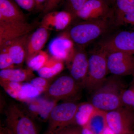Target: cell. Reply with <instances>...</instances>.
Listing matches in <instances>:
<instances>
[{
  "mask_svg": "<svg viewBox=\"0 0 134 134\" xmlns=\"http://www.w3.org/2000/svg\"><path fill=\"white\" fill-rule=\"evenodd\" d=\"M88 0H66L67 11L69 12L73 17L76 16L77 14Z\"/></svg>",
  "mask_w": 134,
  "mask_h": 134,
  "instance_id": "obj_29",
  "label": "cell"
},
{
  "mask_svg": "<svg viewBox=\"0 0 134 134\" xmlns=\"http://www.w3.org/2000/svg\"><path fill=\"white\" fill-rule=\"evenodd\" d=\"M58 102L57 100L43 98L35 99L27 103V111L32 117L42 121H47L52 110Z\"/></svg>",
  "mask_w": 134,
  "mask_h": 134,
  "instance_id": "obj_14",
  "label": "cell"
},
{
  "mask_svg": "<svg viewBox=\"0 0 134 134\" xmlns=\"http://www.w3.org/2000/svg\"><path fill=\"white\" fill-rule=\"evenodd\" d=\"M61 0H47L43 11L47 14L57 7Z\"/></svg>",
  "mask_w": 134,
  "mask_h": 134,
  "instance_id": "obj_33",
  "label": "cell"
},
{
  "mask_svg": "<svg viewBox=\"0 0 134 134\" xmlns=\"http://www.w3.org/2000/svg\"><path fill=\"white\" fill-rule=\"evenodd\" d=\"M74 48V42L65 35L54 38L48 46V50L53 57L63 61L71 60L75 53Z\"/></svg>",
  "mask_w": 134,
  "mask_h": 134,
  "instance_id": "obj_12",
  "label": "cell"
},
{
  "mask_svg": "<svg viewBox=\"0 0 134 134\" xmlns=\"http://www.w3.org/2000/svg\"><path fill=\"white\" fill-rule=\"evenodd\" d=\"M48 30L41 26L29 37L26 49V62L37 55L42 50L48 40Z\"/></svg>",
  "mask_w": 134,
  "mask_h": 134,
  "instance_id": "obj_16",
  "label": "cell"
},
{
  "mask_svg": "<svg viewBox=\"0 0 134 134\" xmlns=\"http://www.w3.org/2000/svg\"><path fill=\"white\" fill-rule=\"evenodd\" d=\"M30 83L41 93L45 92L51 84L49 82V79H46L41 77L33 78L31 80Z\"/></svg>",
  "mask_w": 134,
  "mask_h": 134,
  "instance_id": "obj_30",
  "label": "cell"
},
{
  "mask_svg": "<svg viewBox=\"0 0 134 134\" xmlns=\"http://www.w3.org/2000/svg\"><path fill=\"white\" fill-rule=\"evenodd\" d=\"M116 15L134 10V0H116Z\"/></svg>",
  "mask_w": 134,
  "mask_h": 134,
  "instance_id": "obj_27",
  "label": "cell"
},
{
  "mask_svg": "<svg viewBox=\"0 0 134 134\" xmlns=\"http://www.w3.org/2000/svg\"><path fill=\"white\" fill-rule=\"evenodd\" d=\"M73 18L72 15L67 11H52L46 14L41 21V26L48 30H62L69 25Z\"/></svg>",
  "mask_w": 134,
  "mask_h": 134,
  "instance_id": "obj_15",
  "label": "cell"
},
{
  "mask_svg": "<svg viewBox=\"0 0 134 134\" xmlns=\"http://www.w3.org/2000/svg\"><path fill=\"white\" fill-rule=\"evenodd\" d=\"M108 72L117 76H134V56L122 52H114L107 54Z\"/></svg>",
  "mask_w": 134,
  "mask_h": 134,
  "instance_id": "obj_8",
  "label": "cell"
},
{
  "mask_svg": "<svg viewBox=\"0 0 134 134\" xmlns=\"http://www.w3.org/2000/svg\"><path fill=\"white\" fill-rule=\"evenodd\" d=\"M78 105L72 101L56 105L50 113L47 133L52 134L59 129L74 125Z\"/></svg>",
  "mask_w": 134,
  "mask_h": 134,
  "instance_id": "obj_5",
  "label": "cell"
},
{
  "mask_svg": "<svg viewBox=\"0 0 134 134\" xmlns=\"http://www.w3.org/2000/svg\"><path fill=\"white\" fill-rule=\"evenodd\" d=\"M97 109L90 102L79 104L73 125L81 127L85 126L92 114Z\"/></svg>",
  "mask_w": 134,
  "mask_h": 134,
  "instance_id": "obj_22",
  "label": "cell"
},
{
  "mask_svg": "<svg viewBox=\"0 0 134 134\" xmlns=\"http://www.w3.org/2000/svg\"><path fill=\"white\" fill-rule=\"evenodd\" d=\"M52 134H81V127L74 125L68 126L56 130Z\"/></svg>",
  "mask_w": 134,
  "mask_h": 134,
  "instance_id": "obj_31",
  "label": "cell"
},
{
  "mask_svg": "<svg viewBox=\"0 0 134 134\" xmlns=\"http://www.w3.org/2000/svg\"></svg>",
  "mask_w": 134,
  "mask_h": 134,
  "instance_id": "obj_41",
  "label": "cell"
},
{
  "mask_svg": "<svg viewBox=\"0 0 134 134\" xmlns=\"http://www.w3.org/2000/svg\"><path fill=\"white\" fill-rule=\"evenodd\" d=\"M1 134H5V133H3V131H2V130H1Z\"/></svg>",
  "mask_w": 134,
  "mask_h": 134,
  "instance_id": "obj_38",
  "label": "cell"
},
{
  "mask_svg": "<svg viewBox=\"0 0 134 134\" xmlns=\"http://www.w3.org/2000/svg\"><path fill=\"white\" fill-rule=\"evenodd\" d=\"M6 114L9 134H37L31 118L16 105L10 106Z\"/></svg>",
  "mask_w": 134,
  "mask_h": 134,
  "instance_id": "obj_4",
  "label": "cell"
},
{
  "mask_svg": "<svg viewBox=\"0 0 134 134\" xmlns=\"http://www.w3.org/2000/svg\"><path fill=\"white\" fill-rule=\"evenodd\" d=\"M21 92L26 103L35 99L42 93L30 83L23 84Z\"/></svg>",
  "mask_w": 134,
  "mask_h": 134,
  "instance_id": "obj_26",
  "label": "cell"
},
{
  "mask_svg": "<svg viewBox=\"0 0 134 134\" xmlns=\"http://www.w3.org/2000/svg\"><path fill=\"white\" fill-rule=\"evenodd\" d=\"M121 100L122 107L134 111V76L128 88L122 90Z\"/></svg>",
  "mask_w": 134,
  "mask_h": 134,
  "instance_id": "obj_23",
  "label": "cell"
},
{
  "mask_svg": "<svg viewBox=\"0 0 134 134\" xmlns=\"http://www.w3.org/2000/svg\"><path fill=\"white\" fill-rule=\"evenodd\" d=\"M36 26L26 22H0V49L17 39L28 35Z\"/></svg>",
  "mask_w": 134,
  "mask_h": 134,
  "instance_id": "obj_10",
  "label": "cell"
},
{
  "mask_svg": "<svg viewBox=\"0 0 134 134\" xmlns=\"http://www.w3.org/2000/svg\"><path fill=\"white\" fill-rule=\"evenodd\" d=\"M18 6L28 11H31L35 8V0H14Z\"/></svg>",
  "mask_w": 134,
  "mask_h": 134,
  "instance_id": "obj_32",
  "label": "cell"
},
{
  "mask_svg": "<svg viewBox=\"0 0 134 134\" xmlns=\"http://www.w3.org/2000/svg\"><path fill=\"white\" fill-rule=\"evenodd\" d=\"M81 87L72 76H63L50 84L45 96L49 100L70 99L76 96Z\"/></svg>",
  "mask_w": 134,
  "mask_h": 134,
  "instance_id": "obj_6",
  "label": "cell"
},
{
  "mask_svg": "<svg viewBox=\"0 0 134 134\" xmlns=\"http://www.w3.org/2000/svg\"><path fill=\"white\" fill-rule=\"evenodd\" d=\"M29 37V34L23 36L3 47L7 48L15 64H21L25 59L26 47Z\"/></svg>",
  "mask_w": 134,
  "mask_h": 134,
  "instance_id": "obj_18",
  "label": "cell"
},
{
  "mask_svg": "<svg viewBox=\"0 0 134 134\" xmlns=\"http://www.w3.org/2000/svg\"><path fill=\"white\" fill-rule=\"evenodd\" d=\"M63 68V61L52 57L38 71V74L40 77L50 79L61 72Z\"/></svg>",
  "mask_w": 134,
  "mask_h": 134,
  "instance_id": "obj_21",
  "label": "cell"
},
{
  "mask_svg": "<svg viewBox=\"0 0 134 134\" xmlns=\"http://www.w3.org/2000/svg\"><path fill=\"white\" fill-rule=\"evenodd\" d=\"M113 12L110 4L103 0H88L76 17L84 21L108 19Z\"/></svg>",
  "mask_w": 134,
  "mask_h": 134,
  "instance_id": "obj_11",
  "label": "cell"
},
{
  "mask_svg": "<svg viewBox=\"0 0 134 134\" xmlns=\"http://www.w3.org/2000/svg\"><path fill=\"white\" fill-rule=\"evenodd\" d=\"M106 112L97 109L92 114L85 126L95 134H102L107 126Z\"/></svg>",
  "mask_w": 134,
  "mask_h": 134,
  "instance_id": "obj_20",
  "label": "cell"
},
{
  "mask_svg": "<svg viewBox=\"0 0 134 134\" xmlns=\"http://www.w3.org/2000/svg\"><path fill=\"white\" fill-rule=\"evenodd\" d=\"M32 70L28 69H15L10 68L1 70L0 71V80L21 82L32 80L34 76Z\"/></svg>",
  "mask_w": 134,
  "mask_h": 134,
  "instance_id": "obj_19",
  "label": "cell"
},
{
  "mask_svg": "<svg viewBox=\"0 0 134 134\" xmlns=\"http://www.w3.org/2000/svg\"><path fill=\"white\" fill-rule=\"evenodd\" d=\"M70 62L71 76L79 86L84 88L89 66V58L86 53L82 50L75 52Z\"/></svg>",
  "mask_w": 134,
  "mask_h": 134,
  "instance_id": "obj_13",
  "label": "cell"
},
{
  "mask_svg": "<svg viewBox=\"0 0 134 134\" xmlns=\"http://www.w3.org/2000/svg\"><path fill=\"white\" fill-rule=\"evenodd\" d=\"M106 120L115 134H126L134 130V111L124 107L107 112Z\"/></svg>",
  "mask_w": 134,
  "mask_h": 134,
  "instance_id": "obj_7",
  "label": "cell"
},
{
  "mask_svg": "<svg viewBox=\"0 0 134 134\" xmlns=\"http://www.w3.org/2000/svg\"><path fill=\"white\" fill-rule=\"evenodd\" d=\"M25 15L13 0H0V22H25Z\"/></svg>",
  "mask_w": 134,
  "mask_h": 134,
  "instance_id": "obj_17",
  "label": "cell"
},
{
  "mask_svg": "<svg viewBox=\"0 0 134 134\" xmlns=\"http://www.w3.org/2000/svg\"><path fill=\"white\" fill-rule=\"evenodd\" d=\"M0 69L1 70L12 68L14 63L6 48L0 49Z\"/></svg>",
  "mask_w": 134,
  "mask_h": 134,
  "instance_id": "obj_28",
  "label": "cell"
},
{
  "mask_svg": "<svg viewBox=\"0 0 134 134\" xmlns=\"http://www.w3.org/2000/svg\"><path fill=\"white\" fill-rule=\"evenodd\" d=\"M81 134H95L85 126L81 127Z\"/></svg>",
  "mask_w": 134,
  "mask_h": 134,
  "instance_id": "obj_34",
  "label": "cell"
},
{
  "mask_svg": "<svg viewBox=\"0 0 134 134\" xmlns=\"http://www.w3.org/2000/svg\"><path fill=\"white\" fill-rule=\"evenodd\" d=\"M110 18L85 21L73 26L69 32L70 38L79 46H86L109 30Z\"/></svg>",
  "mask_w": 134,
  "mask_h": 134,
  "instance_id": "obj_2",
  "label": "cell"
},
{
  "mask_svg": "<svg viewBox=\"0 0 134 134\" xmlns=\"http://www.w3.org/2000/svg\"><path fill=\"white\" fill-rule=\"evenodd\" d=\"M100 50L107 54L114 52H122L134 54V31H122L103 41Z\"/></svg>",
  "mask_w": 134,
  "mask_h": 134,
  "instance_id": "obj_9",
  "label": "cell"
},
{
  "mask_svg": "<svg viewBox=\"0 0 134 134\" xmlns=\"http://www.w3.org/2000/svg\"><path fill=\"white\" fill-rule=\"evenodd\" d=\"M126 134H134V130H132L131 132H130L129 133Z\"/></svg>",
  "mask_w": 134,
  "mask_h": 134,
  "instance_id": "obj_37",
  "label": "cell"
},
{
  "mask_svg": "<svg viewBox=\"0 0 134 134\" xmlns=\"http://www.w3.org/2000/svg\"><path fill=\"white\" fill-rule=\"evenodd\" d=\"M102 134H115L110 128L107 126Z\"/></svg>",
  "mask_w": 134,
  "mask_h": 134,
  "instance_id": "obj_35",
  "label": "cell"
},
{
  "mask_svg": "<svg viewBox=\"0 0 134 134\" xmlns=\"http://www.w3.org/2000/svg\"><path fill=\"white\" fill-rule=\"evenodd\" d=\"M103 1L106 2H107L109 4H110V3L115 2V1H116V0H103Z\"/></svg>",
  "mask_w": 134,
  "mask_h": 134,
  "instance_id": "obj_36",
  "label": "cell"
},
{
  "mask_svg": "<svg viewBox=\"0 0 134 134\" xmlns=\"http://www.w3.org/2000/svg\"><path fill=\"white\" fill-rule=\"evenodd\" d=\"M107 53L99 49L89 58L88 75L84 88L92 93L104 82L108 73Z\"/></svg>",
  "mask_w": 134,
  "mask_h": 134,
  "instance_id": "obj_3",
  "label": "cell"
},
{
  "mask_svg": "<svg viewBox=\"0 0 134 134\" xmlns=\"http://www.w3.org/2000/svg\"><path fill=\"white\" fill-rule=\"evenodd\" d=\"M48 54L41 50L27 62L29 68L32 71H38L43 68L49 60Z\"/></svg>",
  "mask_w": 134,
  "mask_h": 134,
  "instance_id": "obj_24",
  "label": "cell"
},
{
  "mask_svg": "<svg viewBox=\"0 0 134 134\" xmlns=\"http://www.w3.org/2000/svg\"><path fill=\"white\" fill-rule=\"evenodd\" d=\"M46 134H48V133H46Z\"/></svg>",
  "mask_w": 134,
  "mask_h": 134,
  "instance_id": "obj_40",
  "label": "cell"
},
{
  "mask_svg": "<svg viewBox=\"0 0 134 134\" xmlns=\"http://www.w3.org/2000/svg\"><path fill=\"white\" fill-rule=\"evenodd\" d=\"M133 25H134V23L133 24Z\"/></svg>",
  "mask_w": 134,
  "mask_h": 134,
  "instance_id": "obj_39",
  "label": "cell"
},
{
  "mask_svg": "<svg viewBox=\"0 0 134 134\" xmlns=\"http://www.w3.org/2000/svg\"><path fill=\"white\" fill-rule=\"evenodd\" d=\"M0 82L1 86L9 96L18 100L23 85L22 83L2 81H0Z\"/></svg>",
  "mask_w": 134,
  "mask_h": 134,
  "instance_id": "obj_25",
  "label": "cell"
},
{
  "mask_svg": "<svg viewBox=\"0 0 134 134\" xmlns=\"http://www.w3.org/2000/svg\"><path fill=\"white\" fill-rule=\"evenodd\" d=\"M119 77L113 75L107 77L92 93L90 102L97 109L107 112L122 107L121 96L125 86Z\"/></svg>",
  "mask_w": 134,
  "mask_h": 134,
  "instance_id": "obj_1",
  "label": "cell"
}]
</instances>
